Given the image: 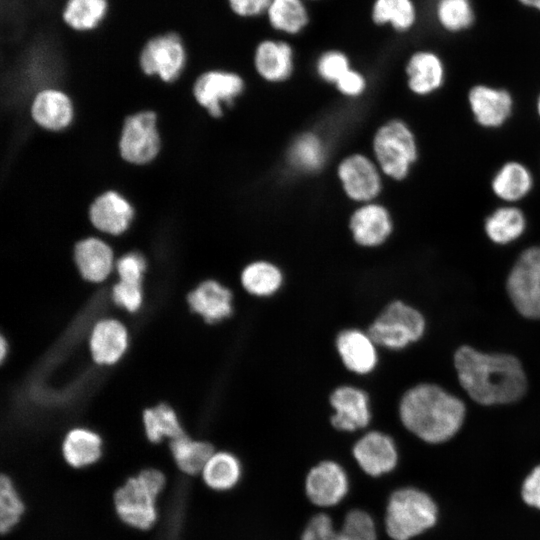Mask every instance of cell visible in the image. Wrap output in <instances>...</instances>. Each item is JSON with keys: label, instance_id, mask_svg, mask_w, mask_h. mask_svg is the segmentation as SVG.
<instances>
[{"label": "cell", "instance_id": "obj_47", "mask_svg": "<svg viewBox=\"0 0 540 540\" xmlns=\"http://www.w3.org/2000/svg\"><path fill=\"white\" fill-rule=\"evenodd\" d=\"M521 3L540 10V0H519Z\"/></svg>", "mask_w": 540, "mask_h": 540}, {"label": "cell", "instance_id": "obj_46", "mask_svg": "<svg viewBox=\"0 0 540 540\" xmlns=\"http://www.w3.org/2000/svg\"><path fill=\"white\" fill-rule=\"evenodd\" d=\"M10 354V343L7 338L1 334L0 337V362L3 363Z\"/></svg>", "mask_w": 540, "mask_h": 540}, {"label": "cell", "instance_id": "obj_24", "mask_svg": "<svg viewBox=\"0 0 540 540\" xmlns=\"http://www.w3.org/2000/svg\"><path fill=\"white\" fill-rule=\"evenodd\" d=\"M482 226L491 243L506 246L523 237L528 229V217L519 205L500 203L484 217Z\"/></svg>", "mask_w": 540, "mask_h": 540}, {"label": "cell", "instance_id": "obj_35", "mask_svg": "<svg viewBox=\"0 0 540 540\" xmlns=\"http://www.w3.org/2000/svg\"><path fill=\"white\" fill-rule=\"evenodd\" d=\"M371 17L377 25L390 24L397 31H406L414 24L416 12L411 0H375Z\"/></svg>", "mask_w": 540, "mask_h": 540}, {"label": "cell", "instance_id": "obj_23", "mask_svg": "<svg viewBox=\"0 0 540 540\" xmlns=\"http://www.w3.org/2000/svg\"><path fill=\"white\" fill-rule=\"evenodd\" d=\"M30 116L39 127L57 132L66 129L73 122L74 105L65 92L45 89L33 98Z\"/></svg>", "mask_w": 540, "mask_h": 540}, {"label": "cell", "instance_id": "obj_31", "mask_svg": "<svg viewBox=\"0 0 540 540\" xmlns=\"http://www.w3.org/2000/svg\"><path fill=\"white\" fill-rule=\"evenodd\" d=\"M204 483L216 491L232 489L239 482L242 466L237 456L229 451H215L202 472Z\"/></svg>", "mask_w": 540, "mask_h": 540}, {"label": "cell", "instance_id": "obj_19", "mask_svg": "<svg viewBox=\"0 0 540 540\" xmlns=\"http://www.w3.org/2000/svg\"><path fill=\"white\" fill-rule=\"evenodd\" d=\"M88 216L95 229L94 236L118 237L129 229L135 209L119 192L108 190L91 203Z\"/></svg>", "mask_w": 540, "mask_h": 540}, {"label": "cell", "instance_id": "obj_30", "mask_svg": "<svg viewBox=\"0 0 540 540\" xmlns=\"http://www.w3.org/2000/svg\"><path fill=\"white\" fill-rule=\"evenodd\" d=\"M169 449L178 468L188 475L202 472L215 452L213 444L206 440L193 439L187 433L170 440Z\"/></svg>", "mask_w": 540, "mask_h": 540}, {"label": "cell", "instance_id": "obj_27", "mask_svg": "<svg viewBox=\"0 0 540 540\" xmlns=\"http://www.w3.org/2000/svg\"><path fill=\"white\" fill-rule=\"evenodd\" d=\"M254 66L260 77L272 83L287 80L294 69V54L289 43L263 40L254 53Z\"/></svg>", "mask_w": 540, "mask_h": 540}, {"label": "cell", "instance_id": "obj_3", "mask_svg": "<svg viewBox=\"0 0 540 540\" xmlns=\"http://www.w3.org/2000/svg\"><path fill=\"white\" fill-rule=\"evenodd\" d=\"M438 506L426 492L415 487L395 490L385 511V530L392 540H410L434 527Z\"/></svg>", "mask_w": 540, "mask_h": 540}, {"label": "cell", "instance_id": "obj_20", "mask_svg": "<svg viewBox=\"0 0 540 540\" xmlns=\"http://www.w3.org/2000/svg\"><path fill=\"white\" fill-rule=\"evenodd\" d=\"M73 260L81 278L98 285L112 277L116 257L111 245L103 238L89 236L75 243Z\"/></svg>", "mask_w": 540, "mask_h": 540}, {"label": "cell", "instance_id": "obj_32", "mask_svg": "<svg viewBox=\"0 0 540 540\" xmlns=\"http://www.w3.org/2000/svg\"><path fill=\"white\" fill-rule=\"evenodd\" d=\"M266 15L272 28L295 35L309 23V14L303 0H272Z\"/></svg>", "mask_w": 540, "mask_h": 540}, {"label": "cell", "instance_id": "obj_28", "mask_svg": "<svg viewBox=\"0 0 540 540\" xmlns=\"http://www.w3.org/2000/svg\"><path fill=\"white\" fill-rule=\"evenodd\" d=\"M102 445V438L95 430L75 427L64 436L61 446L62 455L71 467L81 468L99 460L102 455Z\"/></svg>", "mask_w": 540, "mask_h": 540}, {"label": "cell", "instance_id": "obj_18", "mask_svg": "<svg viewBox=\"0 0 540 540\" xmlns=\"http://www.w3.org/2000/svg\"><path fill=\"white\" fill-rule=\"evenodd\" d=\"M349 480L345 469L334 460H322L310 468L305 479V493L318 507H333L347 495Z\"/></svg>", "mask_w": 540, "mask_h": 540}, {"label": "cell", "instance_id": "obj_2", "mask_svg": "<svg viewBox=\"0 0 540 540\" xmlns=\"http://www.w3.org/2000/svg\"><path fill=\"white\" fill-rule=\"evenodd\" d=\"M398 415L406 430L429 444L450 440L461 429L466 407L461 399L433 383L408 388L398 404Z\"/></svg>", "mask_w": 540, "mask_h": 540}, {"label": "cell", "instance_id": "obj_29", "mask_svg": "<svg viewBox=\"0 0 540 540\" xmlns=\"http://www.w3.org/2000/svg\"><path fill=\"white\" fill-rule=\"evenodd\" d=\"M142 424L144 434L151 443L173 440L186 434L178 413L165 402L144 409Z\"/></svg>", "mask_w": 540, "mask_h": 540}, {"label": "cell", "instance_id": "obj_22", "mask_svg": "<svg viewBox=\"0 0 540 540\" xmlns=\"http://www.w3.org/2000/svg\"><path fill=\"white\" fill-rule=\"evenodd\" d=\"M492 195L502 204L519 205L535 187L531 168L521 160L509 159L501 163L489 181Z\"/></svg>", "mask_w": 540, "mask_h": 540}, {"label": "cell", "instance_id": "obj_40", "mask_svg": "<svg viewBox=\"0 0 540 540\" xmlns=\"http://www.w3.org/2000/svg\"><path fill=\"white\" fill-rule=\"evenodd\" d=\"M349 540H377L376 524L369 513L361 509L349 511L340 529Z\"/></svg>", "mask_w": 540, "mask_h": 540}, {"label": "cell", "instance_id": "obj_33", "mask_svg": "<svg viewBox=\"0 0 540 540\" xmlns=\"http://www.w3.org/2000/svg\"><path fill=\"white\" fill-rule=\"evenodd\" d=\"M107 9V0H68L62 16L64 22L73 30L87 32L99 25Z\"/></svg>", "mask_w": 540, "mask_h": 540}, {"label": "cell", "instance_id": "obj_6", "mask_svg": "<svg viewBox=\"0 0 540 540\" xmlns=\"http://www.w3.org/2000/svg\"><path fill=\"white\" fill-rule=\"evenodd\" d=\"M165 485V476L156 469H145L116 490L114 505L126 524L148 529L157 519L156 498Z\"/></svg>", "mask_w": 540, "mask_h": 540}, {"label": "cell", "instance_id": "obj_39", "mask_svg": "<svg viewBox=\"0 0 540 540\" xmlns=\"http://www.w3.org/2000/svg\"><path fill=\"white\" fill-rule=\"evenodd\" d=\"M438 17L448 30L458 31L468 27L473 21L469 0H441L438 5Z\"/></svg>", "mask_w": 540, "mask_h": 540}, {"label": "cell", "instance_id": "obj_42", "mask_svg": "<svg viewBox=\"0 0 540 540\" xmlns=\"http://www.w3.org/2000/svg\"><path fill=\"white\" fill-rule=\"evenodd\" d=\"M300 540H349L341 530L334 528L331 517L325 513L313 516L306 524Z\"/></svg>", "mask_w": 540, "mask_h": 540}, {"label": "cell", "instance_id": "obj_15", "mask_svg": "<svg viewBox=\"0 0 540 540\" xmlns=\"http://www.w3.org/2000/svg\"><path fill=\"white\" fill-rule=\"evenodd\" d=\"M381 170L363 154L345 157L337 167V176L347 197L351 200L372 202L382 190Z\"/></svg>", "mask_w": 540, "mask_h": 540}, {"label": "cell", "instance_id": "obj_13", "mask_svg": "<svg viewBox=\"0 0 540 540\" xmlns=\"http://www.w3.org/2000/svg\"><path fill=\"white\" fill-rule=\"evenodd\" d=\"M334 349L344 370L357 377L374 373L379 365L378 346L365 329L346 327L334 337Z\"/></svg>", "mask_w": 540, "mask_h": 540}, {"label": "cell", "instance_id": "obj_41", "mask_svg": "<svg viewBox=\"0 0 540 540\" xmlns=\"http://www.w3.org/2000/svg\"><path fill=\"white\" fill-rule=\"evenodd\" d=\"M350 69L348 57L338 50H329L322 53L316 63V70L320 78L333 84H336Z\"/></svg>", "mask_w": 540, "mask_h": 540}, {"label": "cell", "instance_id": "obj_45", "mask_svg": "<svg viewBox=\"0 0 540 540\" xmlns=\"http://www.w3.org/2000/svg\"><path fill=\"white\" fill-rule=\"evenodd\" d=\"M272 0H227L233 13L250 18L266 13Z\"/></svg>", "mask_w": 540, "mask_h": 540}, {"label": "cell", "instance_id": "obj_14", "mask_svg": "<svg viewBox=\"0 0 540 540\" xmlns=\"http://www.w3.org/2000/svg\"><path fill=\"white\" fill-rule=\"evenodd\" d=\"M191 313L208 325H217L233 317L236 299L231 287L217 279L201 281L186 295Z\"/></svg>", "mask_w": 540, "mask_h": 540}, {"label": "cell", "instance_id": "obj_37", "mask_svg": "<svg viewBox=\"0 0 540 540\" xmlns=\"http://www.w3.org/2000/svg\"><path fill=\"white\" fill-rule=\"evenodd\" d=\"M24 504L11 479L2 475L0 478V531H10L20 520Z\"/></svg>", "mask_w": 540, "mask_h": 540}, {"label": "cell", "instance_id": "obj_49", "mask_svg": "<svg viewBox=\"0 0 540 540\" xmlns=\"http://www.w3.org/2000/svg\"><path fill=\"white\" fill-rule=\"evenodd\" d=\"M157 348H169V347L168 346H166V347H159L158 346ZM170 348H172V347H170ZM173 353H178V350L176 349V347L173 348Z\"/></svg>", "mask_w": 540, "mask_h": 540}, {"label": "cell", "instance_id": "obj_11", "mask_svg": "<svg viewBox=\"0 0 540 540\" xmlns=\"http://www.w3.org/2000/svg\"><path fill=\"white\" fill-rule=\"evenodd\" d=\"M245 88L243 78L232 71L209 69L198 75L192 84V95L197 104L212 119L224 116V108L233 105Z\"/></svg>", "mask_w": 540, "mask_h": 540}, {"label": "cell", "instance_id": "obj_4", "mask_svg": "<svg viewBox=\"0 0 540 540\" xmlns=\"http://www.w3.org/2000/svg\"><path fill=\"white\" fill-rule=\"evenodd\" d=\"M373 152L382 174L395 181L405 180L419 158L416 135L402 119L381 125L373 137Z\"/></svg>", "mask_w": 540, "mask_h": 540}, {"label": "cell", "instance_id": "obj_34", "mask_svg": "<svg viewBox=\"0 0 540 540\" xmlns=\"http://www.w3.org/2000/svg\"><path fill=\"white\" fill-rule=\"evenodd\" d=\"M288 159L291 165L304 172L319 170L326 159V149L315 133H303L292 143Z\"/></svg>", "mask_w": 540, "mask_h": 540}, {"label": "cell", "instance_id": "obj_21", "mask_svg": "<svg viewBox=\"0 0 540 540\" xmlns=\"http://www.w3.org/2000/svg\"><path fill=\"white\" fill-rule=\"evenodd\" d=\"M393 229L389 210L378 203H364L353 212L349 220L353 241L364 248L383 245L391 237Z\"/></svg>", "mask_w": 540, "mask_h": 540}, {"label": "cell", "instance_id": "obj_10", "mask_svg": "<svg viewBox=\"0 0 540 540\" xmlns=\"http://www.w3.org/2000/svg\"><path fill=\"white\" fill-rule=\"evenodd\" d=\"M187 63L183 39L176 32L149 38L141 48L139 66L147 76H156L165 83L176 81Z\"/></svg>", "mask_w": 540, "mask_h": 540}, {"label": "cell", "instance_id": "obj_26", "mask_svg": "<svg viewBox=\"0 0 540 540\" xmlns=\"http://www.w3.org/2000/svg\"><path fill=\"white\" fill-rule=\"evenodd\" d=\"M239 285L244 293L256 299H270L285 285L282 269L270 260H253L239 273Z\"/></svg>", "mask_w": 540, "mask_h": 540}, {"label": "cell", "instance_id": "obj_25", "mask_svg": "<svg viewBox=\"0 0 540 540\" xmlns=\"http://www.w3.org/2000/svg\"><path fill=\"white\" fill-rule=\"evenodd\" d=\"M407 86L418 97H429L437 93L445 83V67L433 52L419 51L408 60L406 68Z\"/></svg>", "mask_w": 540, "mask_h": 540}, {"label": "cell", "instance_id": "obj_8", "mask_svg": "<svg viewBox=\"0 0 540 540\" xmlns=\"http://www.w3.org/2000/svg\"><path fill=\"white\" fill-rule=\"evenodd\" d=\"M118 147L121 158L127 163L145 165L155 160L162 147L157 114L145 110L127 116Z\"/></svg>", "mask_w": 540, "mask_h": 540}, {"label": "cell", "instance_id": "obj_7", "mask_svg": "<svg viewBox=\"0 0 540 540\" xmlns=\"http://www.w3.org/2000/svg\"><path fill=\"white\" fill-rule=\"evenodd\" d=\"M506 291L519 314L540 320V245L519 254L508 273Z\"/></svg>", "mask_w": 540, "mask_h": 540}, {"label": "cell", "instance_id": "obj_44", "mask_svg": "<svg viewBox=\"0 0 540 540\" xmlns=\"http://www.w3.org/2000/svg\"><path fill=\"white\" fill-rule=\"evenodd\" d=\"M335 86L343 95L356 97L364 92L366 80L361 73L350 69L336 82Z\"/></svg>", "mask_w": 540, "mask_h": 540}, {"label": "cell", "instance_id": "obj_43", "mask_svg": "<svg viewBox=\"0 0 540 540\" xmlns=\"http://www.w3.org/2000/svg\"><path fill=\"white\" fill-rule=\"evenodd\" d=\"M521 498L526 505L540 510V465L534 467L523 480Z\"/></svg>", "mask_w": 540, "mask_h": 540}, {"label": "cell", "instance_id": "obj_9", "mask_svg": "<svg viewBox=\"0 0 540 540\" xmlns=\"http://www.w3.org/2000/svg\"><path fill=\"white\" fill-rule=\"evenodd\" d=\"M331 409L328 421L338 432L355 433L373 421V406L368 390L347 382L335 386L328 395Z\"/></svg>", "mask_w": 540, "mask_h": 540}, {"label": "cell", "instance_id": "obj_48", "mask_svg": "<svg viewBox=\"0 0 540 540\" xmlns=\"http://www.w3.org/2000/svg\"><path fill=\"white\" fill-rule=\"evenodd\" d=\"M535 110L538 118L540 119V92L536 96L535 100Z\"/></svg>", "mask_w": 540, "mask_h": 540}, {"label": "cell", "instance_id": "obj_17", "mask_svg": "<svg viewBox=\"0 0 540 540\" xmlns=\"http://www.w3.org/2000/svg\"><path fill=\"white\" fill-rule=\"evenodd\" d=\"M352 456L361 470L379 477L395 469L399 453L394 439L381 430H369L353 444Z\"/></svg>", "mask_w": 540, "mask_h": 540}, {"label": "cell", "instance_id": "obj_38", "mask_svg": "<svg viewBox=\"0 0 540 540\" xmlns=\"http://www.w3.org/2000/svg\"><path fill=\"white\" fill-rule=\"evenodd\" d=\"M147 269L146 257L138 250H131L116 257L113 274L118 280L143 284Z\"/></svg>", "mask_w": 540, "mask_h": 540}, {"label": "cell", "instance_id": "obj_12", "mask_svg": "<svg viewBox=\"0 0 540 540\" xmlns=\"http://www.w3.org/2000/svg\"><path fill=\"white\" fill-rule=\"evenodd\" d=\"M466 100L473 121L485 130L503 128L514 115L515 98L504 87L474 84L467 91Z\"/></svg>", "mask_w": 540, "mask_h": 540}, {"label": "cell", "instance_id": "obj_1", "mask_svg": "<svg viewBox=\"0 0 540 540\" xmlns=\"http://www.w3.org/2000/svg\"><path fill=\"white\" fill-rule=\"evenodd\" d=\"M454 366L462 388L481 405L516 402L528 388L524 368L511 354L486 353L463 345L454 354Z\"/></svg>", "mask_w": 540, "mask_h": 540}, {"label": "cell", "instance_id": "obj_5", "mask_svg": "<svg viewBox=\"0 0 540 540\" xmlns=\"http://www.w3.org/2000/svg\"><path fill=\"white\" fill-rule=\"evenodd\" d=\"M365 330L378 348L400 351L423 337L426 320L417 308L395 299L379 310Z\"/></svg>", "mask_w": 540, "mask_h": 540}, {"label": "cell", "instance_id": "obj_16", "mask_svg": "<svg viewBox=\"0 0 540 540\" xmlns=\"http://www.w3.org/2000/svg\"><path fill=\"white\" fill-rule=\"evenodd\" d=\"M87 343L94 364L113 366L123 359L129 349V330L120 319L104 316L94 322Z\"/></svg>", "mask_w": 540, "mask_h": 540}, {"label": "cell", "instance_id": "obj_36", "mask_svg": "<svg viewBox=\"0 0 540 540\" xmlns=\"http://www.w3.org/2000/svg\"><path fill=\"white\" fill-rule=\"evenodd\" d=\"M110 283V301L114 308L127 314H135L141 310L145 299L143 284L118 280L114 274Z\"/></svg>", "mask_w": 540, "mask_h": 540}]
</instances>
